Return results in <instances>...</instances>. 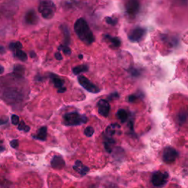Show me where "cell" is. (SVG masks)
Listing matches in <instances>:
<instances>
[{
    "label": "cell",
    "instance_id": "d590c367",
    "mask_svg": "<svg viewBox=\"0 0 188 188\" xmlns=\"http://www.w3.org/2000/svg\"><path fill=\"white\" fill-rule=\"evenodd\" d=\"M4 71H5V69L3 68V66L2 65H0V74H3Z\"/></svg>",
    "mask_w": 188,
    "mask_h": 188
},
{
    "label": "cell",
    "instance_id": "7a4b0ae2",
    "mask_svg": "<svg viewBox=\"0 0 188 188\" xmlns=\"http://www.w3.org/2000/svg\"><path fill=\"white\" fill-rule=\"evenodd\" d=\"M87 118L84 115H81L77 112L66 113L63 115V124L68 127L79 126L85 123Z\"/></svg>",
    "mask_w": 188,
    "mask_h": 188
},
{
    "label": "cell",
    "instance_id": "9c48e42d",
    "mask_svg": "<svg viewBox=\"0 0 188 188\" xmlns=\"http://www.w3.org/2000/svg\"><path fill=\"white\" fill-rule=\"evenodd\" d=\"M140 3L137 0H129L126 4V10L129 15H135L138 13Z\"/></svg>",
    "mask_w": 188,
    "mask_h": 188
},
{
    "label": "cell",
    "instance_id": "30bf717a",
    "mask_svg": "<svg viewBox=\"0 0 188 188\" xmlns=\"http://www.w3.org/2000/svg\"><path fill=\"white\" fill-rule=\"evenodd\" d=\"M144 33H145V30L143 28H135V29H132L130 32L129 34V39L131 41H132V42L138 41L143 38Z\"/></svg>",
    "mask_w": 188,
    "mask_h": 188
},
{
    "label": "cell",
    "instance_id": "277c9868",
    "mask_svg": "<svg viewBox=\"0 0 188 188\" xmlns=\"http://www.w3.org/2000/svg\"><path fill=\"white\" fill-rule=\"evenodd\" d=\"M168 173L167 172L157 171L151 178V182L156 187H161L165 185L168 181Z\"/></svg>",
    "mask_w": 188,
    "mask_h": 188
},
{
    "label": "cell",
    "instance_id": "ac0fdd59",
    "mask_svg": "<svg viewBox=\"0 0 188 188\" xmlns=\"http://www.w3.org/2000/svg\"><path fill=\"white\" fill-rule=\"evenodd\" d=\"M117 118L121 121V123H125L128 119V113L125 109H119L116 114Z\"/></svg>",
    "mask_w": 188,
    "mask_h": 188
},
{
    "label": "cell",
    "instance_id": "8d00e7d4",
    "mask_svg": "<svg viewBox=\"0 0 188 188\" xmlns=\"http://www.w3.org/2000/svg\"><path fill=\"white\" fill-rule=\"evenodd\" d=\"M4 151H5V148L3 146H0V152H2Z\"/></svg>",
    "mask_w": 188,
    "mask_h": 188
},
{
    "label": "cell",
    "instance_id": "8fae6325",
    "mask_svg": "<svg viewBox=\"0 0 188 188\" xmlns=\"http://www.w3.org/2000/svg\"><path fill=\"white\" fill-rule=\"evenodd\" d=\"M65 160L60 156H55L51 160V166L55 169H63L65 167Z\"/></svg>",
    "mask_w": 188,
    "mask_h": 188
},
{
    "label": "cell",
    "instance_id": "d6a6232c",
    "mask_svg": "<svg viewBox=\"0 0 188 188\" xmlns=\"http://www.w3.org/2000/svg\"><path fill=\"white\" fill-rule=\"evenodd\" d=\"M7 122V118H4V119H0V125L1 124H5V123Z\"/></svg>",
    "mask_w": 188,
    "mask_h": 188
},
{
    "label": "cell",
    "instance_id": "52a82bcc",
    "mask_svg": "<svg viewBox=\"0 0 188 188\" xmlns=\"http://www.w3.org/2000/svg\"><path fill=\"white\" fill-rule=\"evenodd\" d=\"M49 77L50 79H51V81L53 82L55 87L57 88V92L62 93H64L66 91V87L64 86L65 81L63 79H61L60 77H58V76L55 74H51Z\"/></svg>",
    "mask_w": 188,
    "mask_h": 188
},
{
    "label": "cell",
    "instance_id": "6da1fadb",
    "mask_svg": "<svg viewBox=\"0 0 188 188\" xmlns=\"http://www.w3.org/2000/svg\"><path fill=\"white\" fill-rule=\"evenodd\" d=\"M74 31L79 40L85 44L91 45L95 41L93 34L87 21L82 18L76 21L74 24Z\"/></svg>",
    "mask_w": 188,
    "mask_h": 188
},
{
    "label": "cell",
    "instance_id": "603a6c76",
    "mask_svg": "<svg viewBox=\"0 0 188 188\" xmlns=\"http://www.w3.org/2000/svg\"><path fill=\"white\" fill-rule=\"evenodd\" d=\"M24 73V67L21 65H16L14 67V73L13 74L16 76L22 77L23 74Z\"/></svg>",
    "mask_w": 188,
    "mask_h": 188
},
{
    "label": "cell",
    "instance_id": "ffe728a7",
    "mask_svg": "<svg viewBox=\"0 0 188 188\" xmlns=\"http://www.w3.org/2000/svg\"><path fill=\"white\" fill-rule=\"evenodd\" d=\"M104 38L115 47H118L121 45V41L118 38H113L109 35H104Z\"/></svg>",
    "mask_w": 188,
    "mask_h": 188
},
{
    "label": "cell",
    "instance_id": "3957f363",
    "mask_svg": "<svg viewBox=\"0 0 188 188\" xmlns=\"http://www.w3.org/2000/svg\"><path fill=\"white\" fill-rule=\"evenodd\" d=\"M38 11L45 19H51L55 15L56 6L51 0H41L38 6Z\"/></svg>",
    "mask_w": 188,
    "mask_h": 188
},
{
    "label": "cell",
    "instance_id": "74e56055",
    "mask_svg": "<svg viewBox=\"0 0 188 188\" xmlns=\"http://www.w3.org/2000/svg\"><path fill=\"white\" fill-rule=\"evenodd\" d=\"M82 57H82V55H79V58H80V59H82Z\"/></svg>",
    "mask_w": 188,
    "mask_h": 188
},
{
    "label": "cell",
    "instance_id": "ba28073f",
    "mask_svg": "<svg viewBox=\"0 0 188 188\" xmlns=\"http://www.w3.org/2000/svg\"><path fill=\"white\" fill-rule=\"evenodd\" d=\"M98 112L101 116L107 117L110 110L109 104L105 99H101L97 103Z\"/></svg>",
    "mask_w": 188,
    "mask_h": 188
},
{
    "label": "cell",
    "instance_id": "e0dca14e",
    "mask_svg": "<svg viewBox=\"0 0 188 188\" xmlns=\"http://www.w3.org/2000/svg\"><path fill=\"white\" fill-rule=\"evenodd\" d=\"M120 125L117 124V123H113L108 126L106 129V134L109 137H113V135H115L117 130L120 129Z\"/></svg>",
    "mask_w": 188,
    "mask_h": 188
},
{
    "label": "cell",
    "instance_id": "cb8c5ba5",
    "mask_svg": "<svg viewBox=\"0 0 188 188\" xmlns=\"http://www.w3.org/2000/svg\"><path fill=\"white\" fill-rule=\"evenodd\" d=\"M22 47H23L22 44H21L19 41H17V42H13V43H11L10 45H9V49L13 51H15V50L21 49Z\"/></svg>",
    "mask_w": 188,
    "mask_h": 188
},
{
    "label": "cell",
    "instance_id": "4316f807",
    "mask_svg": "<svg viewBox=\"0 0 188 188\" xmlns=\"http://www.w3.org/2000/svg\"><path fill=\"white\" fill-rule=\"evenodd\" d=\"M85 135L87 136V137H91L94 134V129L93 127H86L84 131Z\"/></svg>",
    "mask_w": 188,
    "mask_h": 188
},
{
    "label": "cell",
    "instance_id": "d4e9b609",
    "mask_svg": "<svg viewBox=\"0 0 188 188\" xmlns=\"http://www.w3.org/2000/svg\"><path fill=\"white\" fill-rule=\"evenodd\" d=\"M29 127L24 122V121H21L18 125V129L20 131H24L25 132H28L29 131Z\"/></svg>",
    "mask_w": 188,
    "mask_h": 188
},
{
    "label": "cell",
    "instance_id": "484cf974",
    "mask_svg": "<svg viewBox=\"0 0 188 188\" xmlns=\"http://www.w3.org/2000/svg\"><path fill=\"white\" fill-rule=\"evenodd\" d=\"M58 49L60 50H60H62V51L64 52V54H65V55H71V49L69 48V46H67V45H61V46H59Z\"/></svg>",
    "mask_w": 188,
    "mask_h": 188
},
{
    "label": "cell",
    "instance_id": "f546056e",
    "mask_svg": "<svg viewBox=\"0 0 188 188\" xmlns=\"http://www.w3.org/2000/svg\"><path fill=\"white\" fill-rule=\"evenodd\" d=\"M106 20H107V22L108 24H111V25H114V24H115L114 19H112V18H110V17L106 18Z\"/></svg>",
    "mask_w": 188,
    "mask_h": 188
},
{
    "label": "cell",
    "instance_id": "7c38bea8",
    "mask_svg": "<svg viewBox=\"0 0 188 188\" xmlns=\"http://www.w3.org/2000/svg\"><path fill=\"white\" fill-rule=\"evenodd\" d=\"M24 20H25V22L28 24H30V25H35V24H37L38 21V18L36 15L35 12L33 10H29L25 15V17H24Z\"/></svg>",
    "mask_w": 188,
    "mask_h": 188
},
{
    "label": "cell",
    "instance_id": "2e32d148",
    "mask_svg": "<svg viewBox=\"0 0 188 188\" xmlns=\"http://www.w3.org/2000/svg\"><path fill=\"white\" fill-rule=\"evenodd\" d=\"M177 121L179 124H184L188 120V111L187 109L181 110L176 116Z\"/></svg>",
    "mask_w": 188,
    "mask_h": 188
},
{
    "label": "cell",
    "instance_id": "4fadbf2b",
    "mask_svg": "<svg viewBox=\"0 0 188 188\" xmlns=\"http://www.w3.org/2000/svg\"><path fill=\"white\" fill-rule=\"evenodd\" d=\"M73 168L75 171H77V173L80 174L81 176H85L87 174L89 171V168H87V166L82 164V163L79 160H77L75 162V164L73 166Z\"/></svg>",
    "mask_w": 188,
    "mask_h": 188
},
{
    "label": "cell",
    "instance_id": "8992f818",
    "mask_svg": "<svg viewBox=\"0 0 188 188\" xmlns=\"http://www.w3.org/2000/svg\"><path fill=\"white\" fill-rule=\"evenodd\" d=\"M78 81H79V84L88 92L93 93H97L100 91V89L99 87H96L94 84H93L89 79L86 78L85 77H84V76H79L78 77Z\"/></svg>",
    "mask_w": 188,
    "mask_h": 188
},
{
    "label": "cell",
    "instance_id": "d6986e66",
    "mask_svg": "<svg viewBox=\"0 0 188 188\" xmlns=\"http://www.w3.org/2000/svg\"><path fill=\"white\" fill-rule=\"evenodd\" d=\"M14 56H15L16 58H18L19 60H21V61L23 62L26 61V60H27V55L21 49L14 51Z\"/></svg>",
    "mask_w": 188,
    "mask_h": 188
},
{
    "label": "cell",
    "instance_id": "1f68e13d",
    "mask_svg": "<svg viewBox=\"0 0 188 188\" xmlns=\"http://www.w3.org/2000/svg\"><path fill=\"white\" fill-rule=\"evenodd\" d=\"M55 58L57 59V60H61L62 59H63V57H62V55L60 53V52H56V53L55 54Z\"/></svg>",
    "mask_w": 188,
    "mask_h": 188
},
{
    "label": "cell",
    "instance_id": "83f0119b",
    "mask_svg": "<svg viewBox=\"0 0 188 188\" xmlns=\"http://www.w3.org/2000/svg\"><path fill=\"white\" fill-rule=\"evenodd\" d=\"M11 122L13 125H18L19 123V117L16 115H12L11 116Z\"/></svg>",
    "mask_w": 188,
    "mask_h": 188
},
{
    "label": "cell",
    "instance_id": "7402d4cb",
    "mask_svg": "<svg viewBox=\"0 0 188 188\" xmlns=\"http://www.w3.org/2000/svg\"><path fill=\"white\" fill-rule=\"evenodd\" d=\"M88 68L86 65H78V66L74 67V69H73V72H74V74L77 75V74H79L81 73H83V72L87 71Z\"/></svg>",
    "mask_w": 188,
    "mask_h": 188
},
{
    "label": "cell",
    "instance_id": "44dd1931",
    "mask_svg": "<svg viewBox=\"0 0 188 188\" xmlns=\"http://www.w3.org/2000/svg\"><path fill=\"white\" fill-rule=\"evenodd\" d=\"M61 29L62 31H63V33L64 37H65V45L68 46V43H69V42H70V32H69V28L65 25L61 26Z\"/></svg>",
    "mask_w": 188,
    "mask_h": 188
},
{
    "label": "cell",
    "instance_id": "e575fe53",
    "mask_svg": "<svg viewBox=\"0 0 188 188\" xmlns=\"http://www.w3.org/2000/svg\"><path fill=\"white\" fill-rule=\"evenodd\" d=\"M5 48H4L3 46H0V53L3 54V53H5Z\"/></svg>",
    "mask_w": 188,
    "mask_h": 188
},
{
    "label": "cell",
    "instance_id": "9a60e30c",
    "mask_svg": "<svg viewBox=\"0 0 188 188\" xmlns=\"http://www.w3.org/2000/svg\"><path fill=\"white\" fill-rule=\"evenodd\" d=\"M33 137L36 140H39L41 141H45L47 138V127H43L39 129L38 133L35 135H33Z\"/></svg>",
    "mask_w": 188,
    "mask_h": 188
},
{
    "label": "cell",
    "instance_id": "5b68a950",
    "mask_svg": "<svg viewBox=\"0 0 188 188\" xmlns=\"http://www.w3.org/2000/svg\"><path fill=\"white\" fill-rule=\"evenodd\" d=\"M178 152L172 147H166L163 153V159L165 163L171 164L178 157Z\"/></svg>",
    "mask_w": 188,
    "mask_h": 188
},
{
    "label": "cell",
    "instance_id": "5bb4252c",
    "mask_svg": "<svg viewBox=\"0 0 188 188\" xmlns=\"http://www.w3.org/2000/svg\"><path fill=\"white\" fill-rule=\"evenodd\" d=\"M104 146L105 150L108 153H111L113 151V147L115 144V140L112 138V137H109L107 135H105L104 137Z\"/></svg>",
    "mask_w": 188,
    "mask_h": 188
},
{
    "label": "cell",
    "instance_id": "f1b7e54d",
    "mask_svg": "<svg viewBox=\"0 0 188 188\" xmlns=\"http://www.w3.org/2000/svg\"><path fill=\"white\" fill-rule=\"evenodd\" d=\"M10 145L12 146L13 149H16L19 146V140H13L10 142Z\"/></svg>",
    "mask_w": 188,
    "mask_h": 188
},
{
    "label": "cell",
    "instance_id": "4dcf8cb0",
    "mask_svg": "<svg viewBox=\"0 0 188 188\" xmlns=\"http://www.w3.org/2000/svg\"><path fill=\"white\" fill-rule=\"evenodd\" d=\"M137 96H135V95H132V96H130L129 97L128 99V101H129V102H134V101L137 99Z\"/></svg>",
    "mask_w": 188,
    "mask_h": 188
},
{
    "label": "cell",
    "instance_id": "836d02e7",
    "mask_svg": "<svg viewBox=\"0 0 188 188\" xmlns=\"http://www.w3.org/2000/svg\"><path fill=\"white\" fill-rule=\"evenodd\" d=\"M29 56H30L31 57H33V58H34L36 56L35 52H34V51H30V53H29Z\"/></svg>",
    "mask_w": 188,
    "mask_h": 188
}]
</instances>
